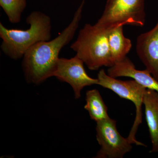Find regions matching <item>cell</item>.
<instances>
[{"mask_svg":"<svg viewBox=\"0 0 158 158\" xmlns=\"http://www.w3.org/2000/svg\"><path fill=\"white\" fill-rule=\"evenodd\" d=\"M108 41L114 64L125 59L132 48L131 40L125 37L123 34V26L109 31Z\"/></svg>","mask_w":158,"mask_h":158,"instance_id":"11","label":"cell"},{"mask_svg":"<svg viewBox=\"0 0 158 158\" xmlns=\"http://www.w3.org/2000/svg\"><path fill=\"white\" fill-rule=\"evenodd\" d=\"M136 50L145 69L158 81V20L152 29L138 36Z\"/></svg>","mask_w":158,"mask_h":158,"instance_id":"8","label":"cell"},{"mask_svg":"<svg viewBox=\"0 0 158 158\" xmlns=\"http://www.w3.org/2000/svg\"><path fill=\"white\" fill-rule=\"evenodd\" d=\"M143 103L152 144V148L150 152H158V92L151 89H146Z\"/></svg>","mask_w":158,"mask_h":158,"instance_id":"10","label":"cell"},{"mask_svg":"<svg viewBox=\"0 0 158 158\" xmlns=\"http://www.w3.org/2000/svg\"><path fill=\"white\" fill-rule=\"evenodd\" d=\"M0 6L10 23H18L27 7V0H0Z\"/></svg>","mask_w":158,"mask_h":158,"instance_id":"13","label":"cell"},{"mask_svg":"<svg viewBox=\"0 0 158 158\" xmlns=\"http://www.w3.org/2000/svg\"><path fill=\"white\" fill-rule=\"evenodd\" d=\"M96 123V139L101 148L94 158H123L131 151L132 144L118 132L116 120L110 117Z\"/></svg>","mask_w":158,"mask_h":158,"instance_id":"6","label":"cell"},{"mask_svg":"<svg viewBox=\"0 0 158 158\" xmlns=\"http://www.w3.org/2000/svg\"><path fill=\"white\" fill-rule=\"evenodd\" d=\"M144 6L145 0H107L102 14L95 24L107 31L124 25L144 27Z\"/></svg>","mask_w":158,"mask_h":158,"instance_id":"4","label":"cell"},{"mask_svg":"<svg viewBox=\"0 0 158 158\" xmlns=\"http://www.w3.org/2000/svg\"><path fill=\"white\" fill-rule=\"evenodd\" d=\"M26 23L30 25L26 30L8 29L0 23L1 50L13 60L23 58L33 46L50 40L52 37L51 18L42 11H32L26 18Z\"/></svg>","mask_w":158,"mask_h":158,"instance_id":"2","label":"cell"},{"mask_svg":"<svg viewBox=\"0 0 158 158\" xmlns=\"http://www.w3.org/2000/svg\"><path fill=\"white\" fill-rule=\"evenodd\" d=\"M107 74L114 78L123 77L131 78L144 88L158 92L157 80L147 69H136L134 63L127 56L109 67Z\"/></svg>","mask_w":158,"mask_h":158,"instance_id":"9","label":"cell"},{"mask_svg":"<svg viewBox=\"0 0 158 158\" xmlns=\"http://www.w3.org/2000/svg\"><path fill=\"white\" fill-rule=\"evenodd\" d=\"M85 2L83 0L70 23L56 38L36 44L25 54L22 67L28 83L38 85L53 77L60 51L72 40L78 28Z\"/></svg>","mask_w":158,"mask_h":158,"instance_id":"1","label":"cell"},{"mask_svg":"<svg viewBox=\"0 0 158 158\" xmlns=\"http://www.w3.org/2000/svg\"><path fill=\"white\" fill-rule=\"evenodd\" d=\"M97 79L98 85L112 90L119 97L131 101L135 105V118L127 138L132 144L147 147L142 142L138 141L136 138L138 127L142 123V106L147 88L141 86L134 80L123 81L110 77L103 69L99 72Z\"/></svg>","mask_w":158,"mask_h":158,"instance_id":"5","label":"cell"},{"mask_svg":"<svg viewBox=\"0 0 158 158\" xmlns=\"http://www.w3.org/2000/svg\"><path fill=\"white\" fill-rule=\"evenodd\" d=\"M84 64L77 55L69 59L59 58L54 73L53 77L71 86L77 99L81 98V91L85 87L98 85V83L97 78H93L88 75Z\"/></svg>","mask_w":158,"mask_h":158,"instance_id":"7","label":"cell"},{"mask_svg":"<svg viewBox=\"0 0 158 158\" xmlns=\"http://www.w3.org/2000/svg\"><path fill=\"white\" fill-rule=\"evenodd\" d=\"M85 109L89 113L91 119L96 122L110 118L108 108L98 90H88L86 94Z\"/></svg>","mask_w":158,"mask_h":158,"instance_id":"12","label":"cell"},{"mask_svg":"<svg viewBox=\"0 0 158 158\" xmlns=\"http://www.w3.org/2000/svg\"><path fill=\"white\" fill-rule=\"evenodd\" d=\"M109 32L95 24H86L70 46L90 70H97L102 66L109 68L114 65L109 47Z\"/></svg>","mask_w":158,"mask_h":158,"instance_id":"3","label":"cell"}]
</instances>
